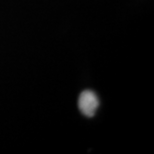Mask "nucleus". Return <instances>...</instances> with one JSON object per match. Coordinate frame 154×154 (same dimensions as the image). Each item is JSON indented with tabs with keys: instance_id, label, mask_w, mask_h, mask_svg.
Here are the masks:
<instances>
[{
	"instance_id": "1",
	"label": "nucleus",
	"mask_w": 154,
	"mask_h": 154,
	"mask_svg": "<svg viewBox=\"0 0 154 154\" xmlns=\"http://www.w3.org/2000/svg\"><path fill=\"white\" fill-rule=\"evenodd\" d=\"M98 106H99V100L94 92L85 90L80 94L78 99V107L82 114L87 117L94 116Z\"/></svg>"
}]
</instances>
